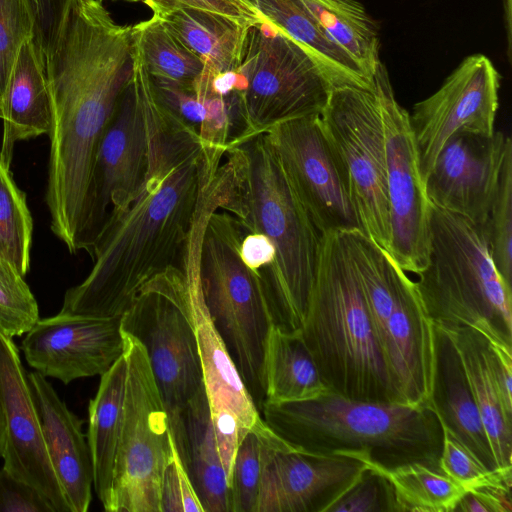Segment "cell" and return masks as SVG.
Instances as JSON below:
<instances>
[{
    "mask_svg": "<svg viewBox=\"0 0 512 512\" xmlns=\"http://www.w3.org/2000/svg\"><path fill=\"white\" fill-rule=\"evenodd\" d=\"M148 168L136 197L110 213L90 253L87 277L69 288L59 313L121 317L154 276L180 265L211 193L225 149L170 112L153 92L143 96Z\"/></svg>",
    "mask_w": 512,
    "mask_h": 512,
    "instance_id": "obj_1",
    "label": "cell"
},
{
    "mask_svg": "<svg viewBox=\"0 0 512 512\" xmlns=\"http://www.w3.org/2000/svg\"><path fill=\"white\" fill-rule=\"evenodd\" d=\"M217 171L219 209L245 232L268 237L274 264L263 269L274 325L300 332L313 286L322 234L289 182L266 133L231 147Z\"/></svg>",
    "mask_w": 512,
    "mask_h": 512,
    "instance_id": "obj_2",
    "label": "cell"
},
{
    "mask_svg": "<svg viewBox=\"0 0 512 512\" xmlns=\"http://www.w3.org/2000/svg\"><path fill=\"white\" fill-rule=\"evenodd\" d=\"M264 422L290 445L306 452L361 453L364 462L391 469L418 462L436 470L442 427L429 406L357 401L331 391L297 402H262Z\"/></svg>",
    "mask_w": 512,
    "mask_h": 512,
    "instance_id": "obj_3",
    "label": "cell"
},
{
    "mask_svg": "<svg viewBox=\"0 0 512 512\" xmlns=\"http://www.w3.org/2000/svg\"><path fill=\"white\" fill-rule=\"evenodd\" d=\"M300 333L329 391L351 400L401 403L341 232L321 236Z\"/></svg>",
    "mask_w": 512,
    "mask_h": 512,
    "instance_id": "obj_4",
    "label": "cell"
},
{
    "mask_svg": "<svg viewBox=\"0 0 512 512\" xmlns=\"http://www.w3.org/2000/svg\"><path fill=\"white\" fill-rule=\"evenodd\" d=\"M417 275L433 323L493 328L512 343V286L493 263L483 227L431 204L428 263Z\"/></svg>",
    "mask_w": 512,
    "mask_h": 512,
    "instance_id": "obj_5",
    "label": "cell"
},
{
    "mask_svg": "<svg viewBox=\"0 0 512 512\" xmlns=\"http://www.w3.org/2000/svg\"><path fill=\"white\" fill-rule=\"evenodd\" d=\"M219 205L218 190L200 230V285L208 313L259 409L263 350L274 320L262 270H251L239 255L246 232Z\"/></svg>",
    "mask_w": 512,
    "mask_h": 512,
    "instance_id": "obj_6",
    "label": "cell"
},
{
    "mask_svg": "<svg viewBox=\"0 0 512 512\" xmlns=\"http://www.w3.org/2000/svg\"><path fill=\"white\" fill-rule=\"evenodd\" d=\"M341 233L401 403L429 406L435 369L434 326L416 282L361 230Z\"/></svg>",
    "mask_w": 512,
    "mask_h": 512,
    "instance_id": "obj_7",
    "label": "cell"
},
{
    "mask_svg": "<svg viewBox=\"0 0 512 512\" xmlns=\"http://www.w3.org/2000/svg\"><path fill=\"white\" fill-rule=\"evenodd\" d=\"M121 329L145 349L180 454L185 409L204 385L183 259L142 286L121 316Z\"/></svg>",
    "mask_w": 512,
    "mask_h": 512,
    "instance_id": "obj_8",
    "label": "cell"
},
{
    "mask_svg": "<svg viewBox=\"0 0 512 512\" xmlns=\"http://www.w3.org/2000/svg\"><path fill=\"white\" fill-rule=\"evenodd\" d=\"M237 74L247 126L243 140L288 120L320 115L333 88L302 46L265 21L248 28Z\"/></svg>",
    "mask_w": 512,
    "mask_h": 512,
    "instance_id": "obj_9",
    "label": "cell"
},
{
    "mask_svg": "<svg viewBox=\"0 0 512 512\" xmlns=\"http://www.w3.org/2000/svg\"><path fill=\"white\" fill-rule=\"evenodd\" d=\"M122 333L126 389L111 512H160L161 481L174 440L145 349Z\"/></svg>",
    "mask_w": 512,
    "mask_h": 512,
    "instance_id": "obj_10",
    "label": "cell"
},
{
    "mask_svg": "<svg viewBox=\"0 0 512 512\" xmlns=\"http://www.w3.org/2000/svg\"><path fill=\"white\" fill-rule=\"evenodd\" d=\"M344 168L361 231L389 251L390 217L383 121L373 89L333 87L320 114Z\"/></svg>",
    "mask_w": 512,
    "mask_h": 512,
    "instance_id": "obj_11",
    "label": "cell"
},
{
    "mask_svg": "<svg viewBox=\"0 0 512 512\" xmlns=\"http://www.w3.org/2000/svg\"><path fill=\"white\" fill-rule=\"evenodd\" d=\"M385 139L390 246L387 252L405 272L419 274L428 263L431 203L421 175L409 112L395 97L385 64L374 76Z\"/></svg>",
    "mask_w": 512,
    "mask_h": 512,
    "instance_id": "obj_12",
    "label": "cell"
},
{
    "mask_svg": "<svg viewBox=\"0 0 512 512\" xmlns=\"http://www.w3.org/2000/svg\"><path fill=\"white\" fill-rule=\"evenodd\" d=\"M199 235L192 233L183 260L188 270L193 325L202 378L220 458L230 478L234 457L247 431L262 444L274 448L290 446L262 419L221 335L206 308L198 274Z\"/></svg>",
    "mask_w": 512,
    "mask_h": 512,
    "instance_id": "obj_13",
    "label": "cell"
},
{
    "mask_svg": "<svg viewBox=\"0 0 512 512\" xmlns=\"http://www.w3.org/2000/svg\"><path fill=\"white\" fill-rule=\"evenodd\" d=\"M265 133L318 231L361 230L344 168L320 115L288 120Z\"/></svg>",
    "mask_w": 512,
    "mask_h": 512,
    "instance_id": "obj_14",
    "label": "cell"
},
{
    "mask_svg": "<svg viewBox=\"0 0 512 512\" xmlns=\"http://www.w3.org/2000/svg\"><path fill=\"white\" fill-rule=\"evenodd\" d=\"M501 76L483 54L469 55L429 97L415 103L410 122L425 182L447 140L459 131L491 136Z\"/></svg>",
    "mask_w": 512,
    "mask_h": 512,
    "instance_id": "obj_15",
    "label": "cell"
},
{
    "mask_svg": "<svg viewBox=\"0 0 512 512\" xmlns=\"http://www.w3.org/2000/svg\"><path fill=\"white\" fill-rule=\"evenodd\" d=\"M147 168L145 110L138 81L132 74L96 153L87 230L88 252L108 215L122 211L136 197Z\"/></svg>",
    "mask_w": 512,
    "mask_h": 512,
    "instance_id": "obj_16",
    "label": "cell"
},
{
    "mask_svg": "<svg viewBox=\"0 0 512 512\" xmlns=\"http://www.w3.org/2000/svg\"><path fill=\"white\" fill-rule=\"evenodd\" d=\"M25 334L21 349L27 363L64 384L101 376L124 352L121 317L58 313L39 318Z\"/></svg>",
    "mask_w": 512,
    "mask_h": 512,
    "instance_id": "obj_17",
    "label": "cell"
},
{
    "mask_svg": "<svg viewBox=\"0 0 512 512\" xmlns=\"http://www.w3.org/2000/svg\"><path fill=\"white\" fill-rule=\"evenodd\" d=\"M366 465L350 452L316 454L262 444L256 512H326Z\"/></svg>",
    "mask_w": 512,
    "mask_h": 512,
    "instance_id": "obj_18",
    "label": "cell"
},
{
    "mask_svg": "<svg viewBox=\"0 0 512 512\" xmlns=\"http://www.w3.org/2000/svg\"><path fill=\"white\" fill-rule=\"evenodd\" d=\"M510 144L511 138L501 131L491 136L469 131L452 135L425 180L430 203L483 227Z\"/></svg>",
    "mask_w": 512,
    "mask_h": 512,
    "instance_id": "obj_19",
    "label": "cell"
},
{
    "mask_svg": "<svg viewBox=\"0 0 512 512\" xmlns=\"http://www.w3.org/2000/svg\"><path fill=\"white\" fill-rule=\"evenodd\" d=\"M0 403L5 422L3 467L40 490L57 512H71L52 468L19 350L0 332Z\"/></svg>",
    "mask_w": 512,
    "mask_h": 512,
    "instance_id": "obj_20",
    "label": "cell"
},
{
    "mask_svg": "<svg viewBox=\"0 0 512 512\" xmlns=\"http://www.w3.org/2000/svg\"><path fill=\"white\" fill-rule=\"evenodd\" d=\"M41 419L46 450L71 512H86L92 500L93 466L82 420L37 371L27 374Z\"/></svg>",
    "mask_w": 512,
    "mask_h": 512,
    "instance_id": "obj_21",
    "label": "cell"
},
{
    "mask_svg": "<svg viewBox=\"0 0 512 512\" xmlns=\"http://www.w3.org/2000/svg\"><path fill=\"white\" fill-rule=\"evenodd\" d=\"M3 137L0 157L10 167L18 141L49 134L52 99L44 58L33 38L20 48L3 101Z\"/></svg>",
    "mask_w": 512,
    "mask_h": 512,
    "instance_id": "obj_22",
    "label": "cell"
},
{
    "mask_svg": "<svg viewBox=\"0 0 512 512\" xmlns=\"http://www.w3.org/2000/svg\"><path fill=\"white\" fill-rule=\"evenodd\" d=\"M435 369L429 407L489 469L497 468L480 412L459 355L445 331L434 324Z\"/></svg>",
    "mask_w": 512,
    "mask_h": 512,
    "instance_id": "obj_23",
    "label": "cell"
},
{
    "mask_svg": "<svg viewBox=\"0 0 512 512\" xmlns=\"http://www.w3.org/2000/svg\"><path fill=\"white\" fill-rule=\"evenodd\" d=\"M437 325L448 335L459 355L497 468L512 467V417L501 401L488 341L469 326Z\"/></svg>",
    "mask_w": 512,
    "mask_h": 512,
    "instance_id": "obj_24",
    "label": "cell"
},
{
    "mask_svg": "<svg viewBox=\"0 0 512 512\" xmlns=\"http://www.w3.org/2000/svg\"><path fill=\"white\" fill-rule=\"evenodd\" d=\"M255 2L264 21L302 46L321 66L333 87L373 89V78L328 36L301 0Z\"/></svg>",
    "mask_w": 512,
    "mask_h": 512,
    "instance_id": "obj_25",
    "label": "cell"
},
{
    "mask_svg": "<svg viewBox=\"0 0 512 512\" xmlns=\"http://www.w3.org/2000/svg\"><path fill=\"white\" fill-rule=\"evenodd\" d=\"M124 354L101 375L88 405L87 442L93 466V488L103 508L112 511L113 478L126 389Z\"/></svg>",
    "mask_w": 512,
    "mask_h": 512,
    "instance_id": "obj_26",
    "label": "cell"
},
{
    "mask_svg": "<svg viewBox=\"0 0 512 512\" xmlns=\"http://www.w3.org/2000/svg\"><path fill=\"white\" fill-rule=\"evenodd\" d=\"M179 455L204 512H231L230 485L217 447L204 385L185 409Z\"/></svg>",
    "mask_w": 512,
    "mask_h": 512,
    "instance_id": "obj_27",
    "label": "cell"
},
{
    "mask_svg": "<svg viewBox=\"0 0 512 512\" xmlns=\"http://www.w3.org/2000/svg\"><path fill=\"white\" fill-rule=\"evenodd\" d=\"M262 390L267 403L306 401L329 391L300 332L271 326L263 350Z\"/></svg>",
    "mask_w": 512,
    "mask_h": 512,
    "instance_id": "obj_28",
    "label": "cell"
},
{
    "mask_svg": "<svg viewBox=\"0 0 512 512\" xmlns=\"http://www.w3.org/2000/svg\"><path fill=\"white\" fill-rule=\"evenodd\" d=\"M161 19L214 75L237 71L250 26L193 8H180Z\"/></svg>",
    "mask_w": 512,
    "mask_h": 512,
    "instance_id": "obj_29",
    "label": "cell"
},
{
    "mask_svg": "<svg viewBox=\"0 0 512 512\" xmlns=\"http://www.w3.org/2000/svg\"><path fill=\"white\" fill-rule=\"evenodd\" d=\"M328 36L373 78L379 58L376 23L357 0H301Z\"/></svg>",
    "mask_w": 512,
    "mask_h": 512,
    "instance_id": "obj_30",
    "label": "cell"
},
{
    "mask_svg": "<svg viewBox=\"0 0 512 512\" xmlns=\"http://www.w3.org/2000/svg\"><path fill=\"white\" fill-rule=\"evenodd\" d=\"M135 41L152 78H161L194 88L205 72V64L164 24L160 17L133 26Z\"/></svg>",
    "mask_w": 512,
    "mask_h": 512,
    "instance_id": "obj_31",
    "label": "cell"
},
{
    "mask_svg": "<svg viewBox=\"0 0 512 512\" xmlns=\"http://www.w3.org/2000/svg\"><path fill=\"white\" fill-rule=\"evenodd\" d=\"M371 465L391 482L399 512H453L465 493L462 486L440 470L422 463L412 462L391 469Z\"/></svg>",
    "mask_w": 512,
    "mask_h": 512,
    "instance_id": "obj_32",
    "label": "cell"
},
{
    "mask_svg": "<svg viewBox=\"0 0 512 512\" xmlns=\"http://www.w3.org/2000/svg\"><path fill=\"white\" fill-rule=\"evenodd\" d=\"M33 223L25 194L0 157V257L25 276L30 268Z\"/></svg>",
    "mask_w": 512,
    "mask_h": 512,
    "instance_id": "obj_33",
    "label": "cell"
},
{
    "mask_svg": "<svg viewBox=\"0 0 512 512\" xmlns=\"http://www.w3.org/2000/svg\"><path fill=\"white\" fill-rule=\"evenodd\" d=\"M483 229L496 269L512 286V144L506 150Z\"/></svg>",
    "mask_w": 512,
    "mask_h": 512,
    "instance_id": "obj_34",
    "label": "cell"
},
{
    "mask_svg": "<svg viewBox=\"0 0 512 512\" xmlns=\"http://www.w3.org/2000/svg\"><path fill=\"white\" fill-rule=\"evenodd\" d=\"M39 318L37 301L24 276L0 257V332L11 338L21 336Z\"/></svg>",
    "mask_w": 512,
    "mask_h": 512,
    "instance_id": "obj_35",
    "label": "cell"
},
{
    "mask_svg": "<svg viewBox=\"0 0 512 512\" xmlns=\"http://www.w3.org/2000/svg\"><path fill=\"white\" fill-rule=\"evenodd\" d=\"M326 512H399V506L388 478L367 464Z\"/></svg>",
    "mask_w": 512,
    "mask_h": 512,
    "instance_id": "obj_36",
    "label": "cell"
},
{
    "mask_svg": "<svg viewBox=\"0 0 512 512\" xmlns=\"http://www.w3.org/2000/svg\"><path fill=\"white\" fill-rule=\"evenodd\" d=\"M31 0H0V91L3 96L21 46L34 38Z\"/></svg>",
    "mask_w": 512,
    "mask_h": 512,
    "instance_id": "obj_37",
    "label": "cell"
},
{
    "mask_svg": "<svg viewBox=\"0 0 512 512\" xmlns=\"http://www.w3.org/2000/svg\"><path fill=\"white\" fill-rule=\"evenodd\" d=\"M262 472V443L247 431L238 445L230 479L231 512H256Z\"/></svg>",
    "mask_w": 512,
    "mask_h": 512,
    "instance_id": "obj_38",
    "label": "cell"
},
{
    "mask_svg": "<svg viewBox=\"0 0 512 512\" xmlns=\"http://www.w3.org/2000/svg\"><path fill=\"white\" fill-rule=\"evenodd\" d=\"M439 468L465 491L491 480L497 468L489 470L444 424Z\"/></svg>",
    "mask_w": 512,
    "mask_h": 512,
    "instance_id": "obj_39",
    "label": "cell"
},
{
    "mask_svg": "<svg viewBox=\"0 0 512 512\" xmlns=\"http://www.w3.org/2000/svg\"><path fill=\"white\" fill-rule=\"evenodd\" d=\"M151 79L160 102L199 132L207 119L209 101L214 94L196 91L194 88L166 79L152 77Z\"/></svg>",
    "mask_w": 512,
    "mask_h": 512,
    "instance_id": "obj_40",
    "label": "cell"
},
{
    "mask_svg": "<svg viewBox=\"0 0 512 512\" xmlns=\"http://www.w3.org/2000/svg\"><path fill=\"white\" fill-rule=\"evenodd\" d=\"M160 512H204L175 443L161 481Z\"/></svg>",
    "mask_w": 512,
    "mask_h": 512,
    "instance_id": "obj_41",
    "label": "cell"
},
{
    "mask_svg": "<svg viewBox=\"0 0 512 512\" xmlns=\"http://www.w3.org/2000/svg\"><path fill=\"white\" fill-rule=\"evenodd\" d=\"M512 467L497 468L488 482L466 490L453 512H511Z\"/></svg>",
    "mask_w": 512,
    "mask_h": 512,
    "instance_id": "obj_42",
    "label": "cell"
},
{
    "mask_svg": "<svg viewBox=\"0 0 512 512\" xmlns=\"http://www.w3.org/2000/svg\"><path fill=\"white\" fill-rule=\"evenodd\" d=\"M153 15L163 17L180 8L204 10L228 17L242 25L264 22L261 15L238 0H139Z\"/></svg>",
    "mask_w": 512,
    "mask_h": 512,
    "instance_id": "obj_43",
    "label": "cell"
},
{
    "mask_svg": "<svg viewBox=\"0 0 512 512\" xmlns=\"http://www.w3.org/2000/svg\"><path fill=\"white\" fill-rule=\"evenodd\" d=\"M0 512H57L36 487L0 469Z\"/></svg>",
    "mask_w": 512,
    "mask_h": 512,
    "instance_id": "obj_44",
    "label": "cell"
},
{
    "mask_svg": "<svg viewBox=\"0 0 512 512\" xmlns=\"http://www.w3.org/2000/svg\"><path fill=\"white\" fill-rule=\"evenodd\" d=\"M75 0H31L35 13L34 42L44 61L54 49Z\"/></svg>",
    "mask_w": 512,
    "mask_h": 512,
    "instance_id": "obj_45",
    "label": "cell"
},
{
    "mask_svg": "<svg viewBox=\"0 0 512 512\" xmlns=\"http://www.w3.org/2000/svg\"><path fill=\"white\" fill-rule=\"evenodd\" d=\"M239 255L248 268L260 271L274 264L276 250L265 235L246 232L240 242Z\"/></svg>",
    "mask_w": 512,
    "mask_h": 512,
    "instance_id": "obj_46",
    "label": "cell"
},
{
    "mask_svg": "<svg viewBox=\"0 0 512 512\" xmlns=\"http://www.w3.org/2000/svg\"><path fill=\"white\" fill-rule=\"evenodd\" d=\"M5 442V422L3 411L0 403V457L2 456L3 448Z\"/></svg>",
    "mask_w": 512,
    "mask_h": 512,
    "instance_id": "obj_47",
    "label": "cell"
},
{
    "mask_svg": "<svg viewBox=\"0 0 512 512\" xmlns=\"http://www.w3.org/2000/svg\"><path fill=\"white\" fill-rule=\"evenodd\" d=\"M240 2H242L243 4L247 5L248 7H250L251 9L257 11L256 9V2L255 0H238ZM258 12V11H257ZM259 13V12H258Z\"/></svg>",
    "mask_w": 512,
    "mask_h": 512,
    "instance_id": "obj_48",
    "label": "cell"
},
{
    "mask_svg": "<svg viewBox=\"0 0 512 512\" xmlns=\"http://www.w3.org/2000/svg\"><path fill=\"white\" fill-rule=\"evenodd\" d=\"M3 117V111H2V95H1V91H0V118L2 119Z\"/></svg>",
    "mask_w": 512,
    "mask_h": 512,
    "instance_id": "obj_49",
    "label": "cell"
},
{
    "mask_svg": "<svg viewBox=\"0 0 512 512\" xmlns=\"http://www.w3.org/2000/svg\"><path fill=\"white\" fill-rule=\"evenodd\" d=\"M121 1H127V2H139V0H121Z\"/></svg>",
    "mask_w": 512,
    "mask_h": 512,
    "instance_id": "obj_50",
    "label": "cell"
}]
</instances>
